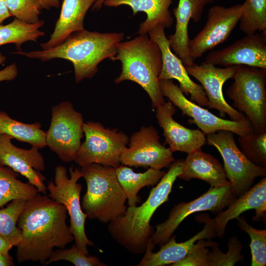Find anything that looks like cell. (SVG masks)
Here are the masks:
<instances>
[{
    "instance_id": "obj_1",
    "label": "cell",
    "mask_w": 266,
    "mask_h": 266,
    "mask_svg": "<svg viewBox=\"0 0 266 266\" xmlns=\"http://www.w3.org/2000/svg\"><path fill=\"white\" fill-rule=\"evenodd\" d=\"M66 213L64 205L40 193L26 200L17 222L21 235L16 246L19 263L44 265L54 248H65L74 240Z\"/></svg>"
},
{
    "instance_id": "obj_2",
    "label": "cell",
    "mask_w": 266,
    "mask_h": 266,
    "mask_svg": "<svg viewBox=\"0 0 266 266\" xmlns=\"http://www.w3.org/2000/svg\"><path fill=\"white\" fill-rule=\"evenodd\" d=\"M124 37L123 33H101L83 29L68 36L61 44L47 50L13 53L42 62L60 58L71 62L76 83L92 78L98 71V65L111 59Z\"/></svg>"
},
{
    "instance_id": "obj_3",
    "label": "cell",
    "mask_w": 266,
    "mask_h": 266,
    "mask_svg": "<svg viewBox=\"0 0 266 266\" xmlns=\"http://www.w3.org/2000/svg\"><path fill=\"white\" fill-rule=\"evenodd\" d=\"M182 168V161L173 162L141 205L129 206L122 216L108 223L107 228L112 237L129 252L134 254L145 252L154 233L151 219L158 208L168 200L173 183Z\"/></svg>"
},
{
    "instance_id": "obj_4",
    "label": "cell",
    "mask_w": 266,
    "mask_h": 266,
    "mask_svg": "<svg viewBox=\"0 0 266 266\" xmlns=\"http://www.w3.org/2000/svg\"><path fill=\"white\" fill-rule=\"evenodd\" d=\"M110 60H119L122 64L121 73L114 80L116 84L126 80L136 83L148 94L154 108L166 102L159 79L162 68L161 51L147 34L119 43Z\"/></svg>"
},
{
    "instance_id": "obj_5",
    "label": "cell",
    "mask_w": 266,
    "mask_h": 266,
    "mask_svg": "<svg viewBox=\"0 0 266 266\" xmlns=\"http://www.w3.org/2000/svg\"><path fill=\"white\" fill-rule=\"evenodd\" d=\"M80 171L87 184L81 204L87 218L106 224L122 216L127 199L115 168L94 163L81 167Z\"/></svg>"
},
{
    "instance_id": "obj_6",
    "label": "cell",
    "mask_w": 266,
    "mask_h": 266,
    "mask_svg": "<svg viewBox=\"0 0 266 266\" xmlns=\"http://www.w3.org/2000/svg\"><path fill=\"white\" fill-rule=\"evenodd\" d=\"M227 95L233 108L243 113L254 131L266 132V69L235 66Z\"/></svg>"
},
{
    "instance_id": "obj_7",
    "label": "cell",
    "mask_w": 266,
    "mask_h": 266,
    "mask_svg": "<svg viewBox=\"0 0 266 266\" xmlns=\"http://www.w3.org/2000/svg\"><path fill=\"white\" fill-rule=\"evenodd\" d=\"M68 177L66 167L58 166L55 167L54 182H48L47 187L48 196L66 207L70 217V230L74 237L75 245L85 254L89 255L88 246H95L85 232V224L87 214L82 210L80 194L82 186L77 182L82 174L77 168L71 166L69 168Z\"/></svg>"
},
{
    "instance_id": "obj_8",
    "label": "cell",
    "mask_w": 266,
    "mask_h": 266,
    "mask_svg": "<svg viewBox=\"0 0 266 266\" xmlns=\"http://www.w3.org/2000/svg\"><path fill=\"white\" fill-rule=\"evenodd\" d=\"M85 141L81 144L74 162L81 167L94 163L116 168L128 144L129 137L118 129L106 128L97 122H84Z\"/></svg>"
},
{
    "instance_id": "obj_9",
    "label": "cell",
    "mask_w": 266,
    "mask_h": 266,
    "mask_svg": "<svg viewBox=\"0 0 266 266\" xmlns=\"http://www.w3.org/2000/svg\"><path fill=\"white\" fill-rule=\"evenodd\" d=\"M206 135V142L222 156L227 178L235 197L247 191L256 178L266 176V167L253 164L244 155L236 145L233 133L219 130Z\"/></svg>"
},
{
    "instance_id": "obj_10",
    "label": "cell",
    "mask_w": 266,
    "mask_h": 266,
    "mask_svg": "<svg viewBox=\"0 0 266 266\" xmlns=\"http://www.w3.org/2000/svg\"><path fill=\"white\" fill-rule=\"evenodd\" d=\"M82 115L72 103L64 101L52 107L50 127L45 132L46 144L63 162L74 161L84 135Z\"/></svg>"
},
{
    "instance_id": "obj_11",
    "label": "cell",
    "mask_w": 266,
    "mask_h": 266,
    "mask_svg": "<svg viewBox=\"0 0 266 266\" xmlns=\"http://www.w3.org/2000/svg\"><path fill=\"white\" fill-rule=\"evenodd\" d=\"M236 197L230 184L221 187H212L198 198L188 202L175 205L168 218L156 226V231L149 241L155 247L166 243L180 223L189 215L202 211H210L219 213L228 206Z\"/></svg>"
},
{
    "instance_id": "obj_12",
    "label": "cell",
    "mask_w": 266,
    "mask_h": 266,
    "mask_svg": "<svg viewBox=\"0 0 266 266\" xmlns=\"http://www.w3.org/2000/svg\"><path fill=\"white\" fill-rule=\"evenodd\" d=\"M159 84L163 97L169 99L183 114L192 118L189 122L195 124L205 135L219 130H226L239 136L253 130L246 117L239 121L226 120L189 100L172 79L160 80Z\"/></svg>"
},
{
    "instance_id": "obj_13",
    "label": "cell",
    "mask_w": 266,
    "mask_h": 266,
    "mask_svg": "<svg viewBox=\"0 0 266 266\" xmlns=\"http://www.w3.org/2000/svg\"><path fill=\"white\" fill-rule=\"evenodd\" d=\"M128 145L121 155V165L161 170L175 161L173 152L160 142L158 132L152 126L133 133Z\"/></svg>"
},
{
    "instance_id": "obj_14",
    "label": "cell",
    "mask_w": 266,
    "mask_h": 266,
    "mask_svg": "<svg viewBox=\"0 0 266 266\" xmlns=\"http://www.w3.org/2000/svg\"><path fill=\"white\" fill-rule=\"evenodd\" d=\"M241 4L229 7L214 5L208 11L207 21L189 42V50L195 61L206 52L226 41L239 23Z\"/></svg>"
},
{
    "instance_id": "obj_15",
    "label": "cell",
    "mask_w": 266,
    "mask_h": 266,
    "mask_svg": "<svg viewBox=\"0 0 266 266\" xmlns=\"http://www.w3.org/2000/svg\"><path fill=\"white\" fill-rule=\"evenodd\" d=\"M202 63L225 67L245 65L266 69V31L246 34L221 50L209 52Z\"/></svg>"
},
{
    "instance_id": "obj_16",
    "label": "cell",
    "mask_w": 266,
    "mask_h": 266,
    "mask_svg": "<svg viewBox=\"0 0 266 266\" xmlns=\"http://www.w3.org/2000/svg\"><path fill=\"white\" fill-rule=\"evenodd\" d=\"M185 67L188 74L200 83L208 100V108L218 110L222 118L226 114L235 121L246 118L227 103L223 93V86L227 80L233 78L235 66L220 68L211 64L202 63L198 65L194 63Z\"/></svg>"
},
{
    "instance_id": "obj_17",
    "label": "cell",
    "mask_w": 266,
    "mask_h": 266,
    "mask_svg": "<svg viewBox=\"0 0 266 266\" xmlns=\"http://www.w3.org/2000/svg\"><path fill=\"white\" fill-rule=\"evenodd\" d=\"M165 29L162 25L158 24L148 32L150 38L158 44L162 53V68L159 80H176L182 92L190 95L191 100L200 106H208V100L203 88L190 78L182 61L172 52Z\"/></svg>"
},
{
    "instance_id": "obj_18",
    "label": "cell",
    "mask_w": 266,
    "mask_h": 266,
    "mask_svg": "<svg viewBox=\"0 0 266 266\" xmlns=\"http://www.w3.org/2000/svg\"><path fill=\"white\" fill-rule=\"evenodd\" d=\"M12 139L8 135L0 134V165L8 166L22 175L40 193L45 195L47 188L44 181L46 178L40 172L45 169V162L39 148L17 147L12 143Z\"/></svg>"
},
{
    "instance_id": "obj_19",
    "label": "cell",
    "mask_w": 266,
    "mask_h": 266,
    "mask_svg": "<svg viewBox=\"0 0 266 266\" xmlns=\"http://www.w3.org/2000/svg\"><path fill=\"white\" fill-rule=\"evenodd\" d=\"M197 216V220L205 223L203 229L188 240L178 243L175 235L161 246L157 252L153 251L154 247L148 241L143 257L137 266H163L172 264L183 259L190 252L196 241L201 239L211 240L217 236L212 219L206 214Z\"/></svg>"
},
{
    "instance_id": "obj_20",
    "label": "cell",
    "mask_w": 266,
    "mask_h": 266,
    "mask_svg": "<svg viewBox=\"0 0 266 266\" xmlns=\"http://www.w3.org/2000/svg\"><path fill=\"white\" fill-rule=\"evenodd\" d=\"M156 117L169 148L173 153L181 151L188 154L201 148L206 143L205 134L198 129H190L175 121L176 112L170 101L156 108Z\"/></svg>"
},
{
    "instance_id": "obj_21",
    "label": "cell",
    "mask_w": 266,
    "mask_h": 266,
    "mask_svg": "<svg viewBox=\"0 0 266 266\" xmlns=\"http://www.w3.org/2000/svg\"><path fill=\"white\" fill-rule=\"evenodd\" d=\"M205 5L203 0H179L177 6L173 10L176 19L175 31L167 38L171 50L184 66L194 63L189 50V21L192 19L196 23L200 22Z\"/></svg>"
},
{
    "instance_id": "obj_22",
    "label": "cell",
    "mask_w": 266,
    "mask_h": 266,
    "mask_svg": "<svg viewBox=\"0 0 266 266\" xmlns=\"http://www.w3.org/2000/svg\"><path fill=\"white\" fill-rule=\"evenodd\" d=\"M255 209L256 215L253 220L258 221L265 217L266 211V178L234 200L224 211L219 212L212 219L216 235L223 237L226 225L232 219L237 218L244 211Z\"/></svg>"
},
{
    "instance_id": "obj_23",
    "label": "cell",
    "mask_w": 266,
    "mask_h": 266,
    "mask_svg": "<svg viewBox=\"0 0 266 266\" xmlns=\"http://www.w3.org/2000/svg\"><path fill=\"white\" fill-rule=\"evenodd\" d=\"M177 178L186 181L199 179L212 187H221L230 184L219 161L212 155L203 152L201 148L188 154L182 161V172Z\"/></svg>"
},
{
    "instance_id": "obj_24",
    "label": "cell",
    "mask_w": 266,
    "mask_h": 266,
    "mask_svg": "<svg viewBox=\"0 0 266 266\" xmlns=\"http://www.w3.org/2000/svg\"><path fill=\"white\" fill-rule=\"evenodd\" d=\"M97 0H64L59 19L50 39L40 44L42 50L57 46L72 33L84 29V20Z\"/></svg>"
},
{
    "instance_id": "obj_25",
    "label": "cell",
    "mask_w": 266,
    "mask_h": 266,
    "mask_svg": "<svg viewBox=\"0 0 266 266\" xmlns=\"http://www.w3.org/2000/svg\"><path fill=\"white\" fill-rule=\"evenodd\" d=\"M172 0H105L107 6L118 7L126 5L131 7L133 15L139 11L144 12L146 19L140 24L137 33L145 34L154 27L162 25L165 28L172 25L174 19L169 7Z\"/></svg>"
},
{
    "instance_id": "obj_26",
    "label": "cell",
    "mask_w": 266,
    "mask_h": 266,
    "mask_svg": "<svg viewBox=\"0 0 266 266\" xmlns=\"http://www.w3.org/2000/svg\"><path fill=\"white\" fill-rule=\"evenodd\" d=\"M115 170L129 206L140 203L141 199L138 196L140 189L155 185L166 173L164 170L150 167L144 172H135L131 168L123 165L115 168Z\"/></svg>"
},
{
    "instance_id": "obj_27",
    "label": "cell",
    "mask_w": 266,
    "mask_h": 266,
    "mask_svg": "<svg viewBox=\"0 0 266 266\" xmlns=\"http://www.w3.org/2000/svg\"><path fill=\"white\" fill-rule=\"evenodd\" d=\"M38 122L26 124L11 118L0 111V134H5L19 141L30 144L39 149L46 146L45 132Z\"/></svg>"
},
{
    "instance_id": "obj_28",
    "label": "cell",
    "mask_w": 266,
    "mask_h": 266,
    "mask_svg": "<svg viewBox=\"0 0 266 266\" xmlns=\"http://www.w3.org/2000/svg\"><path fill=\"white\" fill-rule=\"evenodd\" d=\"M19 175L11 168L0 165V207L14 200H29L39 193L29 182L18 180Z\"/></svg>"
},
{
    "instance_id": "obj_29",
    "label": "cell",
    "mask_w": 266,
    "mask_h": 266,
    "mask_svg": "<svg viewBox=\"0 0 266 266\" xmlns=\"http://www.w3.org/2000/svg\"><path fill=\"white\" fill-rule=\"evenodd\" d=\"M44 24L43 20H39L35 24H28L15 18L10 23L0 25V46L13 43L18 51L21 50L23 43L29 41L37 42L45 33L39 30Z\"/></svg>"
},
{
    "instance_id": "obj_30",
    "label": "cell",
    "mask_w": 266,
    "mask_h": 266,
    "mask_svg": "<svg viewBox=\"0 0 266 266\" xmlns=\"http://www.w3.org/2000/svg\"><path fill=\"white\" fill-rule=\"evenodd\" d=\"M240 29L246 34L266 31V0H245L241 4Z\"/></svg>"
},
{
    "instance_id": "obj_31",
    "label": "cell",
    "mask_w": 266,
    "mask_h": 266,
    "mask_svg": "<svg viewBox=\"0 0 266 266\" xmlns=\"http://www.w3.org/2000/svg\"><path fill=\"white\" fill-rule=\"evenodd\" d=\"M26 201L24 199L14 200L6 207L0 209V235L13 246H16L21 240L17 222Z\"/></svg>"
},
{
    "instance_id": "obj_32",
    "label": "cell",
    "mask_w": 266,
    "mask_h": 266,
    "mask_svg": "<svg viewBox=\"0 0 266 266\" xmlns=\"http://www.w3.org/2000/svg\"><path fill=\"white\" fill-rule=\"evenodd\" d=\"M238 142L241 151L253 164L266 166V132L254 130L243 136Z\"/></svg>"
},
{
    "instance_id": "obj_33",
    "label": "cell",
    "mask_w": 266,
    "mask_h": 266,
    "mask_svg": "<svg viewBox=\"0 0 266 266\" xmlns=\"http://www.w3.org/2000/svg\"><path fill=\"white\" fill-rule=\"evenodd\" d=\"M239 228L250 236L252 266H265L266 264V230H258L250 226L244 216L236 218Z\"/></svg>"
},
{
    "instance_id": "obj_34",
    "label": "cell",
    "mask_w": 266,
    "mask_h": 266,
    "mask_svg": "<svg viewBox=\"0 0 266 266\" xmlns=\"http://www.w3.org/2000/svg\"><path fill=\"white\" fill-rule=\"evenodd\" d=\"M59 261H66L75 266H105L106 264L94 256L85 254L75 244L69 249L58 248L53 251L44 266Z\"/></svg>"
},
{
    "instance_id": "obj_35",
    "label": "cell",
    "mask_w": 266,
    "mask_h": 266,
    "mask_svg": "<svg viewBox=\"0 0 266 266\" xmlns=\"http://www.w3.org/2000/svg\"><path fill=\"white\" fill-rule=\"evenodd\" d=\"M212 246L208 257V266H233L237 262L243 260L241 255L242 245L238 238L232 236L228 243V251L224 253L217 247Z\"/></svg>"
},
{
    "instance_id": "obj_36",
    "label": "cell",
    "mask_w": 266,
    "mask_h": 266,
    "mask_svg": "<svg viewBox=\"0 0 266 266\" xmlns=\"http://www.w3.org/2000/svg\"><path fill=\"white\" fill-rule=\"evenodd\" d=\"M12 16L28 24L39 22L41 10L38 0H4Z\"/></svg>"
},
{
    "instance_id": "obj_37",
    "label": "cell",
    "mask_w": 266,
    "mask_h": 266,
    "mask_svg": "<svg viewBox=\"0 0 266 266\" xmlns=\"http://www.w3.org/2000/svg\"><path fill=\"white\" fill-rule=\"evenodd\" d=\"M218 245L211 240L204 239L198 240L193 247L181 260L170 265L171 266H208V257L210 251L208 247Z\"/></svg>"
},
{
    "instance_id": "obj_38",
    "label": "cell",
    "mask_w": 266,
    "mask_h": 266,
    "mask_svg": "<svg viewBox=\"0 0 266 266\" xmlns=\"http://www.w3.org/2000/svg\"><path fill=\"white\" fill-rule=\"evenodd\" d=\"M6 57L0 52V65L3 64ZM18 75V68L16 64L13 63L7 66L0 70V82L3 81L14 80Z\"/></svg>"
},
{
    "instance_id": "obj_39",
    "label": "cell",
    "mask_w": 266,
    "mask_h": 266,
    "mask_svg": "<svg viewBox=\"0 0 266 266\" xmlns=\"http://www.w3.org/2000/svg\"><path fill=\"white\" fill-rule=\"evenodd\" d=\"M14 265L13 258L9 252H0V266H13Z\"/></svg>"
},
{
    "instance_id": "obj_40",
    "label": "cell",
    "mask_w": 266,
    "mask_h": 266,
    "mask_svg": "<svg viewBox=\"0 0 266 266\" xmlns=\"http://www.w3.org/2000/svg\"><path fill=\"white\" fill-rule=\"evenodd\" d=\"M41 9L49 10L51 7L58 8L60 5L59 0H38Z\"/></svg>"
},
{
    "instance_id": "obj_41",
    "label": "cell",
    "mask_w": 266,
    "mask_h": 266,
    "mask_svg": "<svg viewBox=\"0 0 266 266\" xmlns=\"http://www.w3.org/2000/svg\"><path fill=\"white\" fill-rule=\"evenodd\" d=\"M12 16L9 12L4 0H0V24L6 19Z\"/></svg>"
},
{
    "instance_id": "obj_42",
    "label": "cell",
    "mask_w": 266,
    "mask_h": 266,
    "mask_svg": "<svg viewBox=\"0 0 266 266\" xmlns=\"http://www.w3.org/2000/svg\"><path fill=\"white\" fill-rule=\"evenodd\" d=\"M13 246L4 237L0 235V252L7 253Z\"/></svg>"
},
{
    "instance_id": "obj_43",
    "label": "cell",
    "mask_w": 266,
    "mask_h": 266,
    "mask_svg": "<svg viewBox=\"0 0 266 266\" xmlns=\"http://www.w3.org/2000/svg\"><path fill=\"white\" fill-rule=\"evenodd\" d=\"M105 0H97L93 5L92 9L99 10L102 6Z\"/></svg>"
},
{
    "instance_id": "obj_44",
    "label": "cell",
    "mask_w": 266,
    "mask_h": 266,
    "mask_svg": "<svg viewBox=\"0 0 266 266\" xmlns=\"http://www.w3.org/2000/svg\"><path fill=\"white\" fill-rule=\"evenodd\" d=\"M205 3L206 4L208 3L212 2L215 0H203Z\"/></svg>"
}]
</instances>
